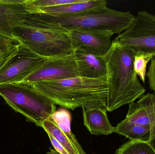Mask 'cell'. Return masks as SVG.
<instances>
[{
	"label": "cell",
	"mask_w": 155,
	"mask_h": 154,
	"mask_svg": "<svg viewBox=\"0 0 155 154\" xmlns=\"http://www.w3.org/2000/svg\"><path fill=\"white\" fill-rule=\"evenodd\" d=\"M47 59L19 43L0 67V85L23 82Z\"/></svg>",
	"instance_id": "cell-7"
},
{
	"label": "cell",
	"mask_w": 155,
	"mask_h": 154,
	"mask_svg": "<svg viewBox=\"0 0 155 154\" xmlns=\"http://www.w3.org/2000/svg\"><path fill=\"white\" fill-rule=\"evenodd\" d=\"M50 117L55 122L59 128L67 137L79 154H87L78 143L71 129V115L70 112L64 108L55 111Z\"/></svg>",
	"instance_id": "cell-16"
},
{
	"label": "cell",
	"mask_w": 155,
	"mask_h": 154,
	"mask_svg": "<svg viewBox=\"0 0 155 154\" xmlns=\"http://www.w3.org/2000/svg\"><path fill=\"white\" fill-rule=\"evenodd\" d=\"M115 154H155V152L148 143L129 140L117 149Z\"/></svg>",
	"instance_id": "cell-18"
},
{
	"label": "cell",
	"mask_w": 155,
	"mask_h": 154,
	"mask_svg": "<svg viewBox=\"0 0 155 154\" xmlns=\"http://www.w3.org/2000/svg\"><path fill=\"white\" fill-rule=\"evenodd\" d=\"M84 125L90 134L94 135H108L115 133L104 106L82 108Z\"/></svg>",
	"instance_id": "cell-13"
},
{
	"label": "cell",
	"mask_w": 155,
	"mask_h": 154,
	"mask_svg": "<svg viewBox=\"0 0 155 154\" xmlns=\"http://www.w3.org/2000/svg\"><path fill=\"white\" fill-rule=\"evenodd\" d=\"M146 77L148 78L149 87L155 94V57L153 58L151 60Z\"/></svg>",
	"instance_id": "cell-22"
},
{
	"label": "cell",
	"mask_w": 155,
	"mask_h": 154,
	"mask_svg": "<svg viewBox=\"0 0 155 154\" xmlns=\"http://www.w3.org/2000/svg\"><path fill=\"white\" fill-rule=\"evenodd\" d=\"M115 133L131 141L148 143L151 137V127L149 126L135 124L124 120L115 127Z\"/></svg>",
	"instance_id": "cell-15"
},
{
	"label": "cell",
	"mask_w": 155,
	"mask_h": 154,
	"mask_svg": "<svg viewBox=\"0 0 155 154\" xmlns=\"http://www.w3.org/2000/svg\"><path fill=\"white\" fill-rule=\"evenodd\" d=\"M136 16L131 12L119 11L106 8L100 11L72 15L55 16L30 14L26 22L36 26L68 32L73 30H107L120 34L134 23Z\"/></svg>",
	"instance_id": "cell-3"
},
{
	"label": "cell",
	"mask_w": 155,
	"mask_h": 154,
	"mask_svg": "<svg viewBox=\"0 0 155 154\" xmlns=\"http://www.w3.org/2000/svg\"><path fill=\"white\" fill-rule=\"evenodd\" d=\"M0 55H1V54H0Z\"/></svg>",
	"instance_id": "cell-27"
},
{
	"label": "cell",
	"mask_w": 155,
	"mask_h": 154,
	"mask_svg": "<svg viewBox=\"0 0 155 154\" xmlns=\"http://www.w3.org/2000/svg\"><path fill=\"white\" fill-rule=\"evenodd\" d=\"M79 77L98 79L106 77L107 68L104 56L81 51L73 52Z\"/></svg>",
	"instance_id": "cell-12"
},
{
	"label": "cell",
	"mask_w": 155,
	"mask_h": 154,
	"mask_svg": "<svg viewBox=\"0 0 155 154\" xmlns=\"http://www.w3.org/2000/svg\"><path fill=\"white\" fill-rule=\"evenodd\" d=\"M35 89L55 105L74 110L78 108L104 106L107 99L106 77L89 79L78 77L33 84Z\"/></svg>",
	"instance_id": "cell-2"
},
{
	"label": "cell",
	"mask_w": 155,
	"mask_h": 154,
	"mask_svg": "<svg viewBox=\"0 0 155 154\" xmlns=\"http://www.w3.org/2000/svg\"><path fill=\"white\" fill-rule=\"evenodd\" d=\"M18 44L17 42L0 36V54L9 56Z\"/></svg>",
	"instance_id": "cell-21"
},
{
	"label": "cell",
	"mask_w": 155,
	"mask_h": 154,
	"mask_svg": "<svg viewBox=\"0 0 155 154\" xmlns=\"http://www.w3.org/2000/svg\"><path fill=\"white\" fill-rule=\"evenodd\" d=\"M15 39L39 56L54 58L73 52L67 32L44 28L26 21L14 30Z\"/></svg>",
	"instance_id": "cell-5"
},
{
	"label": "cell",
	"mask_w": 155,
	"mask_h": 154,
	"mask_svg": "<svg viewBox=\"0 0 155 154\" xmlns=\"http://www.w3.org/2000/svg\"><path fill=\"white\" fill-rule=\"evenodd\" d=\"M79 77L73 52L69 55L49 58L22 82L33 85Z\"/></svg>",
	"instance_id": "cell-8"
},
{
	"label": "cell",
	"mask_w": 155,
	"mask_h": 154,
	"mask_svg": "<svg viewBox=\"0 0 155 154\" xmlns=\"http://www.w3.org/2000/svg\"><path fill=\"white\" fill-rule=\"evenodd\" d=\"M72 49L97 56H104L112 46L113 33L107 30H73L67 32Z\"/></svg>",
	"instance_id": "cell-9"
},
{
	"label": "cell",
	"mask_w": 155,
	"mask_h": 154,
	"mask_svg": "<svg viewBox=\"0 0 155 154\" xmlns=\"http://www.w3.org/2000/svg\"><path fill=\"white\" fill-rule=\"evenodd\" d=\"M42 127L58 141L70 154H79L76 148L51 117L45 120Z\"/></svg>",
	"instance_id": "cell-17"
},
{
	"label": "cell",
	"mask_w": 155,
	"mask_h": 154,
	"mask_svg": "<svg viewBox=\"0 0 155 154\" xmlns=\"http://www.w3.org/2000/svg\"><path fill=\"white\" fill-rule=\"evenodd\" d=\"M151 127V137L148 143L153 149L155 152V124L150 126Z\"/></svg>",
	"instance_id": "cell-24"
},
{
	"label": "cell",
	"mask_w": 155,
	"mask_h": 154,
	"mask_svg": "<svg viewBox=\"0 0 155 154\" xmlns=\"http://www.w3.org/2000/svg\"><path fill=\"white\" fill-rule=\"evenodd\" d=\"M114 42L133 50L138 55L155 57V16L146 11L137 14L134 23Z\"/></svg>",
	"instance_id": "cell-6"
},
{
	"label": "cell",
	"mask_w": 155,
	"mask_h": 154,
	"mask_svg": "<svg viewBox=\"0 0 155 154\" xmlns=\"http://www.w3.org/2000/svg\"><path fill=\"white\" fill-rule=\"evenodd\" d=\"M135 56L133 50L114 41L110 49L104 56L107 90L106 108L108 112L133 103L146 92L135 71Z\"/></svg>",
	"instance_id": "cell-1"
},
{
	"label": "cell",
	"mask_w": 155,
	"mask_h": 154,
	"mask_svg": "<svg viewBox=\"0 0 155 154\" xmlns=\"http://www.w3.org/2000/svg\"><path fill=\"white\" fill-rule=\"evenodd\" d=\"M107 2L104 0H83L79 2L43 8L36 11L34 13L55 16L72 15L100 11L107 7Z\"/></svg>",
	"instance_id": "cell-14"
},
{
	"label": "cell",
	"mask_w": 155,
	"mask_h": 154,
	"mask_svg": "<svg viewBox=\"0 0 155 154\" xmlns=\"http://www.w3.org/2000/svg\"><path fill=\"white\" fill-rule=\"evenodd\" d=\"M124 120L135 124L151 126L155 124V94L143 95L136 102L129 104Z\"/></svg>",
	"instance_id": "cell-11"
},
{
	"label": "cell",
	"mask_w": 155,
	"mask_h": 154,
	"mask_svg": "<svg viewBox=\"0 0 155 154\" xmlns=\"http://www.w3.org/2000/svg\"><path fill=\"white\" fill-rule=\"evenodd\" d=\"M83 0H26L25 5L29 14L38 10L61 5L79 2Z\"/></svg>",
	"instance_id": "cell-19"
},
{
	"label": "cell",
	"mask_w": 155,
	"mask_h": 154,
	"mask_svg": "<svg viewBox=\"0 0 155 154\" xmlns=\"http://www.w3.org/2000/svg\"><path fill=\"white\" fill-rule=\"evenodd\" d=\"M152 59V58L141 55L135 56V58L134 62L135 71L144 84L146 82L147 64Z\"/></svg>",
	"instance_id": "cell-20"
},
{
	"label": "cell",
	"mask_w": 155,
	"mask_h": 154,
	"mask_svg": "<svg viewBox=\"0 0 155 154\" xmlns=\"http://www.w3.org/2000/svg\"><path fill=\"white\" fill-rule=\"evenodd\" d=\"M9 56L5 55H0V67L3 64L4 62L5 61Z\"/></svg>",
	"instance_id": "cell-25"
},
{
	"label": "cell",
	"mask_w": 155,
	"mask_h": 154,
	"mask_svg": "<svg viewBox=\"0 0 155 154\" xmlns=\"http://www.w3.org/2000/svg\"><path fill=\"white\" fill-rule=\"evenodd\" d=\"M25 1L0 0V36L16 41L14 30L24 23L29 14Z\"/></svg>",
	"instance_id": "cell-10"
},
{
	"label": "cell",
	"mask_w": 155,
	"mask_h": 154,
	"mask_svg": "<svg viewBox=\"0 0 155 154\" xmlns=\"http://www.w3.org/2000/svg\"><path fill=\"white\" fill-rule=\"evenodd\" d=\"M47 134L50 140H51L52 145L54 147L55 151H57L58 152L61 154H70L54 137L51 135L49 133H47Z\"/></svg>",
	"instance_id": "cell-23"
},
{
	"label": "cell",
	"mask_w": 155,
	"mask_h": 154,
	"mask_svg": "<svg viewBox=\"0 0 155 154\" xmlns=\"http://www.w3.org/2000/svg\"><path fill=\"white\" fill-rule=\"evenodd\" d=\"M46 154H61L59 153V152L55 151V150L53 149H50V151L49 152H47Z\"/></svg>",
	"instance_id": "cell-26"
},
{
	"label": "cell",
	"mask_w": 155,
	"mask_h": 154,
	"mask_svg": "<svg viewBox=\"0 0 155 154\" xmlns=\"http://www.w3.org/2000/svg\"><path fill=\"white\" fill-rule=\"evenodd\" d=\"M0 96L15 111L40 127L56 111L55 104L28 83L0 85Z\"/></svg>",
	"instance_id": "cell-4"
}]
</instances>
